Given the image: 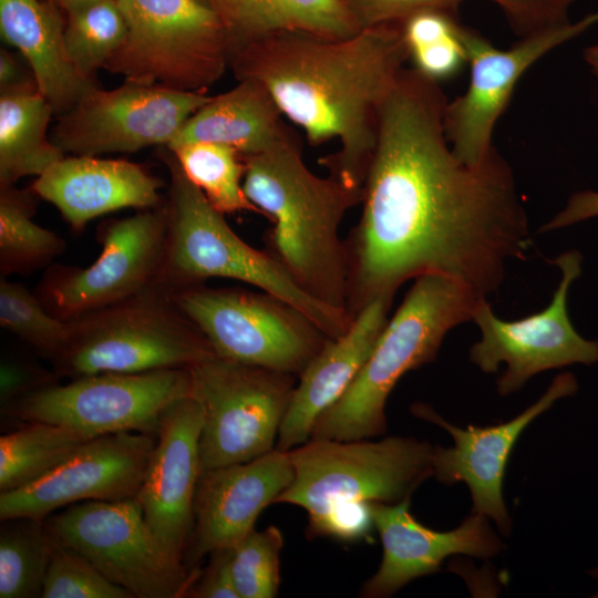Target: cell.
<instances>
[{
    "label": "cell",
    "mask_w": 598,
    "mask_h": 598,
    "mask_svg": "<svg viewBox=\"0 0 598 598\" xmlns=\"http://www.w3.org/2000/svg\"><path fill=\"white\" fill-rule=\"evenodd\" d=\"M203 410L202 470L259 457L276 447L296 375L215 357L189 368Z\"/></svg>",
    "instance_id": "10"
},
{
    "label": "cell",
    "mask_w": 598,
    "mask_h": 598,
    "mask_svg": "<svg viewBox=\"0 0 598 598\" xmlns=\"http://www.w3.org/2000/svg\"><path fill=\"white\" fill-rule=\"evenodd\" d=\"M504 13L515 35L525 38L570 23L575 0H492Z\"/></svg>",
    "instance_id": "37"
},
{
    "label": "cell",
    "mask_w": 598,
    "mask_h": 598,
    "mask_svg": "<svg viewBox=\"0 0 598 598\" xmlns=\"http://www.w3.org/2000/svg\"><path fill=\"white\" fill-rule=\"evenodd\" d=\"M190 395L189 369L96 373L39 389L4 413L22 422H47L96 437L118 432L156 435L164 411Z\"/></svg>",
    "instance_id": "12"
},
{
    "label": "cell",
    "mask_w": 598,
    "mask_h": 598,
    "mask_svg": "<svg viewBox=\"0 0 598 598\" xmlns=\"http://www.w3.org/2000/svg\"><path fill=\"white\" fill-rule=\"evenodd\" d=\"M597 216L598 192H578L568 199L564 209H561L542 227L540 231L559 229Z\"/></svg>",
    "instance_id": "42"
},
{
    "label": "cell",
    "mask_w": 598,
    "mask_h": 598,
    "mask_svg": "<svg viewBox=\"0 0 598 598\" xmlns=\"http://www.w3.org/2000/svg\"><path fill=\"white\" fill-rule=\"evenodd\" d=\"M576 378L564 372L554 378L545 393L522 413L489 426L458 427L437 414L430 405L415 403L414 416L444 429L453 437L451 447L434 446L433 476L445 485L463 482L472 496V511L492 519L501 534L507 536L512 520L503 497L506 464L519 435L542 413L558 400L577 391Z\"/></svg>",
    "instance_id": "18"
},
{
    "label": "cell",
    "mask_w": 598,
    "mask_h": 598,
    "mask_svg": "<svg viewBox=\"0 0 598 598\" xmlns=\"http://www.w3.org/2000/svg\"><path fill=\"white\" fill-rule=\"evenodd\" d=\"M0 30L27 61L55 115L70 111L95 85L72 65L64 45V19L50 0H0Z\"/></svg>",
    "instance_id": "24"
},
{
    "label": "cell",
    "mask_w": 598,
    "mask_h": 598,
    "mask_svg": "<svg viewBox=\"0 0 598 598\" xmlns=\"http://www.w3.org/2000/svg\"><path fill=\"white\" fill-rule=\"evenodd\" d=\"M584 59L598 79V44L586 48Z\"/></svg>",
    "instance_id": "44"
},
{
    "label": "cell",
    "mask_w": 598,
    "mask_h": 598,
    "mask_svg": "<svg viewBox=\"0 0 598 598\" xmlns=\"http://www.w3.org/2000/svg\"><path fill=\"white\" fill-rule=\"evenodd\" d=\"M433 450L412 436L309 439L288 451L293 478L275 504L299 506L310 519L344 503H399L433 476Z\"/></svg>",
    "instance_id": "8"
},
{
    "label": "cell",
    "mask_w": 598,
    "mask_h": 598,
    "mask_svg": "<svg viewBox=\"0 0 598 598\" xmlns=\"http://www.w3.org/2000/svg\"><path fill=\"white\" fill-rule=\"evenodd\" d=\"M588 573L592 578L598 579V565L596 567L591 568Z\"/></svg>",
    "instance_id": "47"
},
{
    "label": "cell",
    "mask_w": 598,
    "mask_h": 598,
    "mask_svg": "<svg viewBox=\"0 0 598 598\" xmlns=\"http://www.w3.org/2000/svg\"><path fill=\"white\" fill-rule=\"evenodd\" d=\"M372 503L352 502L337 505L323 515L308 519L309 537H333L342 542L368 539L374 527Z\"/></svg>",
    "instance_id": "38"
},
{
    "label": "cell",
    "mask_w": 598,
    "mask_h": 598,
    "mask_svg": "<svg viewBox=\"0 0 598 598\" xmlns=\"http://www.w3.org/2000/svg\"><path fill=\"white\" fill-rule=\"evenodd\" d=\"M270 93L254 80L223 94L210 96L182 126L172 147L185 143L212 142L230 146L241 155L270 150L295 135Z\"/></svg>",
    "instance_id": "25"
},
{
    "label": "cell",
    "mask_w": 598,
    "mask_h": 598,
    "mask_svg": "<svg viewBox=\"0 0 598 598\" xmlns=\"http://www.w3.org/2000/svg\"><path fill=\"white\" fill-rule=\"evenodd\" d=\"M400 24L413 68L423 75L440 82L467 63L455 11L422 10Z\"/></svg>",
    "instance_id": "33"
},
{
    "label": "cell",
    "mask_w": 598,
    "mask_h": 598,
    "mask_svg": "<svg viewBox=\"0 0 598 598\" xmlns=\"http://www.w3.org/2000/svg\"><path fill=\"white\" fill-rule=\"evenodd\" d=\"M69 340L52 361L58 377L189 369L217 357L197 327L156 287L71 320Z\"/></svg>",
    "instance_id": "6"
},
{
    "label": "cell",
    "mask_w": 598,
    "mask_h": 598,
    "mask_svg": "<svg viewBox=\"0 0 598 598\" xmlns=\"http://www.w3.org/2000/svg\"><path fill=\"white\" fill-rule=\"evenodd\" d=\"M162 183L138 164L97 156H64L30 189L54 205L74 231L96 217L123 208L162 205Z\"/></svg>",
    "instance_id": "22"
},
{
    "label": "cell",
    "mask_w": 598,
    "mask_h": 598,
    "mask_svg": "<svg viewBox=\"0 0 598 598\" xmlns=\"http://www.w3.org/2000/svg\"><path fill=\"white\" fill-rule=\"evenodd\" d=\"M168 293L219 358L299 377L330 340L305 313L266 291L200 283Z\"/></svg>",
    "instance_id": "9"
},
{
    "label": "cell",
    "mask_w": 598,
    "mask_h": 598,
    "mask_svg": "<svg viewBox=\"0 0 598 598\" xmlns=\"http://www.w3.org/2000/svg\"><path fill=\"white\" fill-rule=\"evenodd\" d=\"M409 59L394 23L346 38L285 31L244 40L234 45L229 66L237 80L261 84L311 145L337 140L339 150L322 165L363 189L380 106Z\"/></svg>",
    "instance_id": "2"
},
{
    "label": "cell",
    "mask_w": 598,
    "mask_h": 598,
    "mask_svg": "<svg viewBox=\"0 0 598 598\" xmlns=\"http://www.w3.org/2000/svg\"><path fill=\"white\" fill-rule=\"evenodd\" d=\"M51 539L41 598H133L126 589L103 576L83 555Z\"/></svg>",
    "instance_id": "36"
},
{
    "label": "cell",
    "mask_w": 598,
    "mask_h": 598,
    "mask_svg": "<svg viewBox=\"0 0 598 598\" xmlns=\"http://www.w3.org/2000/svg\"><path fill=\"white\" fill-rule=\"evenodd\" d=\"M209 99L206 92L132 81L113 90L95 84L59 116L52 141L64 153L76 156L167 146Z\"/></svg>",
    "instance_id": "14"
},
{
    "label": "cell",
    "mask_w": 598,
    "mask_h": 598,
    "mask_svg": "<svg viewBox=\"0 0 598 598\" xmlns=\"http://www.w3.org/2000/svg\"><path fill=\"white\" fill-rule=\"evenodd\" d=\"M206 2L209 3L213 8H215L224 18V0H206Z\"/></svg>",
    "instance_id": "46"
},
{
    "label": "cell",
    "mask_w": 598,
    "mask_h": 598,
    "mask_svg": "<svg viewBox=\"0 0 598 598\" xmlns=\"http://www.w3.org/2000/svg\"><path fill=\"white\" fill-rule=\"evenodd\" d=\"M30 84H37L33 76H27L21 64L11 52L2 49L0 51V87L12 90Z\"/></svg>",
    "instance_id": "43"
},
{
    "label": "cell",
    "mask_w": 598,
    "mask_h": 598,
    "mask_svg": "<svg viewBox=\"0 0 598 598\" xmlns=\"http://www.w3.org/2000/svg\"><path fill=\"white\" fill-rule=\"evenodd\" d=\"M207 566L192 570V580L185 597L192 598H239L229 565V548L209 554Z\"/></svg>",
    "instance_id": "41"
},
{
    "label": "cell",
    "mask_w": 598,
    "mask_h": 598,
    "mask_svg": "<svg viewBox=\"0 0 598 598\" xmlns=\"http://www.w3.org/2000/svg\"><path fill=\"white\" fill-rule=\"evenodd\" d=\"M126 37L104 65L125 81L207 92L234 47L220 13L202 0H117Z\"/></svg>",
    "instance_id": "7"
},
{
    "label": "cell",
    "mask_w": 598,
    "mask_h": 598,
    "mask_svg": "<svg viewBox=\"0 0 598 598\" xmlns=\"http://www.w3.org/2000/svg\"><path fill=\"white\" fill-rule=\"evenodd\" d=\"M1 522L0 598L41 597L52 544L43 520Z\"/></svg>",
    "instance_id": "31"
},
{
    "label": "cell",
    "mask_w": 598,
    "mask_h": 598,
    "mask_svg": "<svg viewBox=\"0 0 598 598\" xmlns=\"http://www.w3.org/2000/svg\"><path fill=\"white\" fill-rule=\"evenodd\" d=\"M167 239L166 203L106 223L102 250L85 268L53 265L35 295L53 316L71 321L158 287Z\"/></svg>",
    "instance_id": "13"
},
{
    "label": "cell",
    "mask_w": 598,
    "mask_h": 598,
    "mask_svg": "<svg viewBox=\"0 0 598 598\" xmlns=\"http://www.w3.org/2000/svg\"><path fill=\"white\" fill-rule=\"evenodd\" d=\"M393 298L380 297L365 306L349 330L330 339L299 375L281 423L276 448L290 451L310 439L318 416L354 380L389 320Z\"/></svg>",
    "instance_id": "23"
},
{
    "label": "cell",
    "mask_w": 598,
    "mask_h": 598,
    "mask_svg": "<svg viewBox=\"0 0 598 598\" xmlns=\"http://www.w3.org/2000/svg\"><path fill=\"white\" fill-rule=\"evenodd\" d=\"M91 439L68 426L24 422L0 437V493L37 482Z\"/></svg>",
    "instance_id": "28"
},
{
    "label": "cell",
    "mask_w": 598,
    "mask_h": 598,
    "mask_svg": "<svg viewBox=\"0 0 598 598\" xmlns=\"http://www.w3.org/2000/svg\"><path fill=\"white\" fill-rule=\"evenodd\" d=\"M224 7L234 45L275 32L346 38L361 30L347 0H224Z\"/></svg>",
    "instance_id": "27"
},
{
    "label": "cell",
    "mask_w": 598,
    "mask_h": 598,
    "mask_svg": "<svg viewBox=\"0 0 598 598\" xmlns=\"http://www.w3.org/2000/svg\"><path fill=\"white\" fill-rule=\"evenodd\" d=\"M202 424L203 410L190 395L164 411L136 496L153 533L183 561L193 534L195 494L202 473Z\"/></svg>",
    "instance_id": "19"
},
{
    "label": "cell",
    "mask_w": 598,
    "mask_h": 598,
    "mask_svg": "<svg viewBox=\"0 0 598 598\" xmlns=\"http://www.w3.org/2000/svg\"><path fill=\"white\" fill-rule=\"evenodd\" d=\"M50 1L53 2L56 8H59L61 11L65 13L72 9H75L78 7H81L90 2L97 1V0H50Z\"/></svg>",
    "instance_id": "45"
},
{
    "label": "cell",
    "mask_w": 598,
    "mask_h": 598,
    "mask_svg": "<svg viewBox=\"0 0 598 598\" xmlns=\"http://www.w3.org/2000/svg\"><path fill=\"white\" fill-rule=\"evenodd\" d=\"M169 172L167 239L158 287L171 292L229 278L274 295L312 320L330 339L344 334L352 318L305 291L265 249L239 238L203 192L185 175L173 153L162 154Z\"/></svg>",
    "instance_id": "5"
},
{
    "label": "cell",
    "mask_w": 598,
    "mask_h": 598,
    "mask_svg": "<svg viewBox=\"0 0 598 598\" xmlns=\"http://www.w3.org/2000/svg\"><path fill=\"white\" fill-rule=\"evenodd\" d=\"M464 0H347L361 29L402 23L412 14L427 9L457 12Z\"/></svg>",
    "instance_id": "39"
},
{
    "label": "cell",
    "mask_w": 598,
    "mask_h": 598,
    "mask_svg": "<svg viewBox=\"0 0 598 598\" xmlns=\"http://www.w3.org/2000/svg\"><path fill=\"white\" fill-rule=\"evenodd\" d=\"M52 114L37 84L1 91L0 186L38 177L65 156L48 136Z\"/></svg>",
    "instance_id": "26"
},
{
    "label": "cell",
    "mask_w": 598,
    "mask_h": 598,
    "mask_svg": "<svg viewBox=\"0 0 598 598\" xmlns=\"http://www.w3.org/2000/svg\"><path fill=\"white\" fill-rule=\"evenodd\" d=\"M156 439L146 433L118 432L86 441L37 482L0 493V519L43 520L75 503L136 497Z\"/></svg>",
    "instance_id": "17"
},
{
    "label": "cell",
    "mask_w": 598,
    "mask_h": 598,
    "mask_svg": "<svg viewBox=\"0 0 598 598\" xmlns=\"http://www.w3.org/2000/svg\"><path fill=\"white\" fill-rule=\"evenodd\" d=\"M283 536L276 526L249 532L229 548V565L239 598H274L280 584Z\"/></svg>",
    "instance_id": "35"
},
{
    "label": "cell",
    "mask_w": 598,
    "mask_h": 598,
    "mask_svg": "<svg viewBox=\"0 0 598 598\" xmlns=\"http://www.w3.org/2000/svg\"><path fill=\"white\" fill-rule=\"evenodd\" d=\"M598 22V12L519 40L509 49L494 47L477 31L461 25L471 66L466 91L446 102L444 130L454 155L468 165L483 162L493 150V133L522 75L542 56Z\"/></svg>",
    "instance_id": "16"
},
{
    "label": "cell",
    "mask_w": 598,
    "mask_h": 598,
    "mask_svg": "<svg viewBox=\"0 0 598 598\" xmlns=\"http://www.w3.org/2000/svg\"><path fill=\"white\" fill-rule=\"evenodd\" d=\"M561 280L551 302L540 312L506 321L497 318L483 300L473 317L481 339L470 350L471 361L483 372H505L497 380V391L508 395L518 391L533 375L574 363L598 362V342L582 338L573 327L567 308L571 282L581 272V256L573 250L555 259Z\"/></svg>",
    "instance_id": "15"
},
{
    "label": "cell",
    "mask_w": 598,
    "mask_h": 598,
    "mask_svg": "<svg viewBox=\"0 0 598 598\" xmlns=\"http://www.w3.org/2000/svg\"><path fill=\"white\" fill-rule=\"evenodd\" d=\"M55 372H49L29 361L6 358L0 364V401L2 410L19 399L56 383Z\"/></svg>",
    "instance_id": "40"
},
{
    "label": "cell",
    "mask_w": 598,
    "mask_h": 598,
    "mask_svg": "<svg viewBox=\"0 0 598 598\" xmlns=\"http://www.w3.org/2000/svg\"><path fill=\"white\" fill-rule=\"evenodd\" d=\"M410 503L411 497L394 504L372 503L383 556L377 573L362 585L361 597H390L410 581L437 573L452 555L488 559L502 550L503 544L486 516L471 513L456 528L441 532L421 524L412 515Z\"/></svg>",
    "instance_id": "21"
},
{
    "label": "cell",
    "mask_w": 598,
    "mask_h": 598,
    "mask_svg": "<svg viewBox=\"0 0 598 598\" xmlns=\"http://www.w3.org/2000/svg\"><path fill=\"white\" fill-rule=\"evenodd\" d=\"M30 190L0 186V272L25 275L49 266L66 247L55 233L33 220L35 205Z\"/></svg>",
    "instance_id": "29"
},
{
    "label": "cell",
    "mask_w": 598,
    "mask_h": 598,
    "mask_svg": "<svg viewBox=\"0 0 598 598\" xmlns=\"http://www.w3.org/2000/svg\"><path fill=\"white\" fill-rule=\"evenodd\" d=\"M292 478L289 452L276 447L248 462L202 470L185 555L188 563L237 544L254 529L262 509L275 505Z\"/></svg>",
    "instance_id": "20"
},
{
    "label": "cell",
    "mask_w": 598,
    "mask_h": 598,
    "mask_svg": "<svg viewBox=\"0 0 598 598\" xmlns=\"http://www.w3.org/2000/svg\"><path fill=\"white\" fill-rule=\"evenodd\" d=\"M446 102L440 82L404 68L380 106L362 213L344 240L352 319L424 275L486 298L530 246L511 166L495 146L477 165L460 161L445 135Z\"/></svg>",
    "instance_id": "1"
},
{
    "label": "cell",
    "mask_w": 598,
    "mask_h": 598,
    "mask_svg": "<svg viewBox=\"0 0 598 598\" xmlns=\"http://www.w3.org/2000/svg\"><path fill=\"white\" fill-rule=\"evenodd\" d=\"M167 148L187 178L203 192L219 213L260 214L244 190L245 162L238 151L212 142L185 143Z\"/></svg>",
    "instance_id": "30"
},
{
    "label": "cell",
    "mask_w": 598,
    "mask_h": 598,
    "mask_svg": "<svg viewBox=\"0 0 598 598\" xmlns=\"http://www.w3.org/2000/svg\"><path fill=\"white\" fill-rule=\"evenodd\" d=\"M0 324L51 362L64 349L71 331L70 321L50 313L35 293L2 276Z\"/></svg>",
    "instance_id": "34"
},
{
    "label": "cell",
    "mask_w": 598,
    "mask_h": 598,
    "mask_svg": "<svg viewBox=\"0 0 598 598\" xmlns=\"http://www.w3.org/2000/svg\"><path fill=\"white\" fill-rule=\"evenodd\" d=\"M43 524L133 598L185 597L192 571L153 533L136 497L75 503Z\"/></svg>",
    "instance_id": "11"
},
{
    "label": "cell",
    "mask_w": 598,
    "mask_h": 598,
    "mask_svg": "<svg viewBox=\"0 0 598 598\" xmlns=\"http://www.w3.org/2000/svg\"><path fill=\"white\" fill-rule=\"evenodd\" d=\"M126 30L117 0H97L65 12L64 45L80 75L93 80L123 43Z\"/></svg>",
    "instance_id": "32"
},
{
    "label": "cell",
    "mask_w": 598,
    "mask_h": 598,
    "mask_svg": "<svg viewBox=\"0 0 598 598\" xmlns=\"http://www.w3.org/2000/svg\"><path fill=\"white\" fill-rule=\"evenodd\" d=\"M485 299L445 276L415 278L354 380L316 420L310 439L353 441L384 434L385 404L398 381L434 361L446 333L473 320Z\"/></svg>",
    "instance_id": "4"
},
{
    "label": "cell",
    "mask_w": 598,
    "mask_h": 598,
    "mask_svg": "<svg viewBox=\"0 0 598 598\" xmlns=\"http://www.w3.org/2000/svg\"><path fill=\"white\" fill-rule=\"evenodd\" d=\"M243 158L246 196L271 223L265 250L309 295L347 310V254L339 226L361 203L363 189L310 171L296 135Z\"/></svg>",
    "instance_id": "3"
}]
</instances>
